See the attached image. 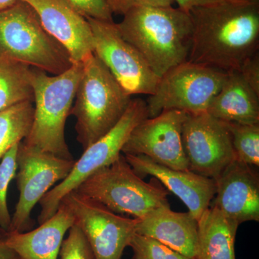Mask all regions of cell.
<instances>
[{"instance_id": "obj_1", "label": "cell", "mask_w": 259, "mask_h": 259, "mask_svg": "<svg viewBox=\"0 0 259 259\" xmlns=\"http://www.w3.org/2000/svg\"><path fill=\"white\" fill-rule=\"evenodd\" d=\"M188 61L229 72L258 53L259 0H221L190 11Z\"/></svg>"}, {"instance_id": "obj_2", "label": "cell", "mask_w": 259, "mask_h": 259, "mask_svg": "<svg viewBox=\"0 0 259 259\" xmlns=\"http://www.w3.org/2000/svg\"><path fill=\"white\" fill-rule=\"evenodd\" d=\"M117 26L160 78L188 61L192 20L188 12L178 7H136L123 15Z\"/></svg>"}, {"instance_id": "obj_3", "label": "cell", "mask_w": 259, "mask_h": 259, "mask_svg": "<svg viewBox=\"0 0 259 259\" xmlns=\"http://www.w3.org/2000/svg\"><path fill=\"white\" fill-rule=\"evenodd\" d=\"M82 69V64H74L64 72L51 76L31 68L35 107L31 128L23 141L25 144L65 159L74 160L66 144L65 126Z\"/></svg>"}, {"instance_id": "obj_4", "label": "cell", "mask_w": 259, "mask_h": 259, "mask_svg": "<svg viewBox=\"0 0 259 259\" xmlns=\"http://www.w3.org/2000/svg\"><path fill=\"white\" fill-rule=\"evenodd\" d=\"M82 66L70 115L76 118V140L85 150L117 125L132 98L95 54Z\"/></svg>"}, {"instance_id": "obj_5", "label": "cell", "mask_w": 259, "mask_h": 259, "mask_svg": "<svg viewBox=\"0 0 259 259\" xmlns=\"http://www.w3.org/2000/svg\"><path fill=\"white\" fill-rule=\"evenodd\" d=\"M0 53L53 75L60 74L74 64L66 49L22 0L0 12Z\"/></svg>"}, {"instance_id": "obj_6", "label": "cell", "mask_w": 259, "mask_h": 259, "mask_svg": "<svg viewBox=\"0 0 259 259\" xmlns=\"http://www.w3.org/2000/svg\"><path fill=\"white\" fill-rule=\"evenodd\" d=\"M74 191L113 212L137 219L158 207L170 205L167 199L169 192L155 178L144 182L122 154L83 181Z\"/></svg>"}, {"instance_id": "obj_7", "label": "cell", "mask_w": 259, "mask_h": 259, "mask_svg": "<svg viewBox=\"0 0 259 259\" xmlns=\"http://www.w3.org/2000/svg\"><path fill=\"white\" fill-rule=\"evenodd\" d=\"M148 118L146 102L132 99L127 110L117 125L107 134L83 150L82 156L75 161L69 175L51 189L40 199L39 225L55 214L62 199L81 183L103 167L113 163L122 154V149L136 126Z\"/></svg>"}, {"instance_id": "obj_8", "label": "cell", "mask_w": 259, "mask_h": 259, "mask_svg": "<svg viewBox=\"0 0 259 259\" xmlns=\"http://www.w3.org/2000/svg\"><path fill=\"white\" fill-rule=\"evenodd\" d=\"M226 74L224 71L190 61L175 66L161 76L156 91L146 101L148 118L168 110L187 114L207 112Z\"/></svg>"}, {"instance_id": "obj_9", "label": "cell", "mask_w": 259, "mask_h": 259, "mask_svg": "<svg viewBox=\"0 0 259 259\" xmlns=\"http://www.w3.org/2000/svg\"><path fill=\"white\" fill-rule=\"evenodd\" d=\"M74 163L75 160L65 159L23 141L19 144L15 176L20 196L8 231L32 229V209L51 187L69 175Z\"/></svg>"}, {"instance_id": "obj_10", "label": "cell", "mask_w": 259, "mask_h": 259, "mask_svg": "<svg viewBox=\"0 0 259 259\" xmlns=\"http://www.w3.org/2000/svg\"><path fill=\"white\" fill-rule=\"evenodd\" d=\"M93 32L94 54L127 95H153L161 78L121 35L117 23L87 18Z\"/></svg>"}, {"instance_id": "obj_11", "label": "cell", "mask_w": 259, "mask_h": 259, "mask_svg": "<svg viewBox=\"0 0 259 259\" xmlns=\"http://www.w3.org/2000/svg\"><path fill=\"white\" fill-rule=\"evenodd\" d=\"M182 144L189 170L213 180L237 160L226 122L207 112L187 114Z\"/></svg>"}, {"instance_id": "obj_12", "label": "cell", "mask_w": 259, "mask_h": 259, "mask_svg": "<svg viewBox=\"0 0 259 259\" xmlns=\"http://www.w3.org/2000/svg\"><path fill=\"white\" fill-rule=\"evenodd\" d=\"M62 201L74 213L97 259H121L136 234L137 218L120 215L75 191Z\"/></svg>"}, {"instance_id": "obj_13", "label": "cell", "mask_w": 259, "mask_h": 259, "mask_svg": "<svg viewBox=\"0 0 259 259\" xmlns=\"http://www.w3.org/2000/svg\"><path fill=\"white\" fill-rule=\"evenodd\" d=\"M187 117V112L168 110L146 119L130 135L122 153L144 155L168 168L189 170L182 144V129Z\"/></svg>"}, {"instance_id": "obj_14", "label": "cell", "mask_w": 259, "mask_h": 259, "mask_svg": "<svg viewBox=\"0 0 259 259\" xmlns=\"http://www.w3.org/2000/svg\"><path fill=\"white\" fill-rule=\"evenodd\" d=\"M30 5L48 32L69 53L73 64L94 54L93 32L87 18L69 0H22Z\"/></svg>"}, {"instance_id": "obj_15", "label": "cell", "mask_w": 259, "mask_h": 259, "mask_svg": "<svg viewBox=\"0 0 259 259\" xmlns=\"http://www.w3.org/2000/svg\"><path fill=\"white\" fill-rule=\"evenodd\" d=\"M134 171L144 179L152 176L177 196L197 221L210 207L216 192L215 181L190 170H177L156 163L144 155L125 154Z\"/></svg>"}, {"instance_id": "obj_16", "label": "cell", "mask_w": 259, "mask_h": 259, "mask_svg": "<svg viewBox=\"0 0 259 259\" xmlns=\"http://www.w3.org/2000/svg\"><path fill=\"white\" fill-rule=\"evenodd\" d=\"M214 181L212 207L239 225L259 221V177L251 166L235 160Z\"/></svg>"}, {"instance_id": "obj_17", "label": "cell", "mask_w": 259, "mask_h": 259, "mask_svg": "<svg viewBox=\"0 0 259 259\" xmlns=\"http://www.w3.org/2000/svg\"><path fill=\"white\" fill-rule=\"evenodd\" d=\"M75 221L72 210L62 201L55 214L36 229L27 232L0 230V241L14 250L20 259H57L65 234Z\"/></svg>"}, {"instance_id": "obj_18", "label": "cell", "mask_w": 259, "mask_h": 259, "mask_svg": "<svg viewBox=\"0 0 259 259\" xmlns=\"http://www.w3.org/2000/svg\"><path fill=\"white\" fill-rule=\"evenodd\" d=\"M136 233L151 237L181 254L196 259L198 221L189 212H175L170 205L161 206L138 219Z\"/></svg>"}, {"instance_id": "obj_19", "label": "cell", "mask_w": 259, "mask_h": 259, "mask_svg": "<svg viewBox=\"0 0 259 259\" xmlns=\"http://www.w3.org/2000/svg\"><path fill=\"white\" fill-rule=\"evenodd\" d=\"M207 112L223 122L259 124V95L239 71H229L221 90L209 103Z\"/></svg>"}, {"instance_id": "obj_20", "label": "cell", "mask_w": 259, "mask_h": 259, "mask_svg": "<svg viewBox=\"0 0 259 259\" xmlns=\"http://www.w3.org/2000/svg\"><path fill=\"white\" fill-rule=\"evenodd\" d=\"M240 225L209 207L198 220L196 259H236L235 241Z\"/></svg>"}, {"instance_id": "obj_21", "label": "cell", "mask_w": 259, "mask_h": 259, "mask_svg": "<svg viewBox=\"0 0 259 259\" xmlns=\"http://www.w3.org/2000/svg\"><path fill=\"white\" fill-rule=\"evenodd\" d=\"M33 102L31 68L0 53V112Z\"/></svg>"}, {"instance_id": "obj_22", "label": "cell", "mask_w": 259, "mask_h": 259, "mask_svg": "<svg viewBox=\"0 0 259 259\" xmlns=\"http://www.w3.org/2000/svg\"><path fill=\"white\" fill-rule=\"evenodd\" d=\"M34 106L28 101L0 112V160L28 136L33 120Z\"/></svg>"}, {"instance_id": "obj_23", "label": "cell", "mask_w": 259, "mask_h": 259, "mask_svg": "<svg viewBox=\"0 0 259 259\" xmlns=\"http://www.w3.org/2000/svg\"><path fill=\"white\" fill-rule=\"evenodd\" d=\"M231 135L236 159L249 166H259V124L226 122Z\"/></svg>"}, {"instance_id": "obj_24", "label": "cell", "mask_w": 259, "mask_h": 259, "mask_svg": "<svg viewBox=\"0 0 259 259\" xmlns=\"http://www.w3.org/2000/svg\"><path fill=\"white\" fill-rule=\"evenodd\" d=\"M19 144L10 148L0 160V230L5 231H9L12 222L8 206V192L10 182L16 175Z\"/></svg>"}, {"instance_id": "obj_25", "label": "cell", "mask_w": 259, "mask_h": 259, "mask_svg": "<svg viewBox=\"0 0 259 259\" xmlns=\"http://www.w3.org/2000/svg\"><path fill=\"white\" fill-rule=\"evenodd\" d=\"M129 246L134 251L133 259H192L154 238L138 233L133 236Z\"/></svg>"}, {"instance_id": "obj_26", "label": "cell", "mask_w": 259, "mask_h": 259, "mask_svg": "<svg viewBox=\"0 0 259 259\" xmlns=\"http://www.w3.org/2000/svg\"><path fill=\"white\" fill-rule=\"evenodd\" d=\"M60 259H97L88 238L77 223L69 230V235L61 244Z\"/></svg>"}, {"instance_id": "obj_27", "label": "cell", "mask_w": 259, "mask_h": 259, "mask_svg": "<svg viewBox=\"0 0 259 259\" xmlns=\"http://www.w3.org/2000/svg\"><path fill=\"white\" fill-rule=\"evenodd\" d=\"M85 18L112 22L113 18L106 0H69Z\"/></svg>"}, {"instance_id": "obj_28", "label": "cell", "mask_w": 259, "mask_h": 259, "mask_svg": "<svg viewBox=\"0 0 259 259\" xmlns=\"http://www.w3.org/2000/svg\"><path fill=\"white\" fill-rule=\"evenodd\" d=\"M112 14L124 15L139 6H172L173 0H106Z\"/></svg>"}, {"instance_id": "obj_29", "label": "cell", "mask_w": 259, "mask_h": 259, "mask_svg": "<svg viewBox=\"0 0 259 259\" xmlns=\"http://www.w3.org/2000/svg\"><path fill=\"white\" fill-rule=\"evenodd\" d=\"M238 71L250 88L259 95V52L247 59Z\"/></svg>"}, {"instance_id": "obj_30", "label": "cell", "mask_w": 259, "mask_h": 259, "mask_svg": "<svg viewBox=\"0 0 259 259\" xmlns=\"http://www.w3.org/2000/svg\"><path fill=\"white\" fill-rule=\"evenodd\" d=\"M173 1L174 3H177L178 8H180V9L189 12L195 7L212 4V3H218L221 0H173Z\"/></svg>"}, {"instance_id": "obj_31", "label": "cell", "mask_w": 259, "mask_h": 259, "mask_svg": "<svg viewBox=\"0 0 259 259\" xmlns=\"http://www.w3.org/2000/svg\"><path fill=\"white\" fill-rule=\"evenodd\" d=\"M0 259H20L14 250L0 241Z\"/></svg>"}, {"instance_id": "obj_32", "label": "cell", "mask_w": 259, "mask_h": 259, "mask_svg": "<svg viewBox=\"0 0 259 259\" xmlns=\"http://www.w3.org/2000/svg\"><path fill=\"white\" fill-rule=\"evenodd\" d=\"M18 0H0V12L14 5Z\"/></svg>"}, {"instance_id": "obj_33", "label": "cell", "mask_w": 259, "mask_h": 259, "mask_svg": "<svg viewBox=\"0 0 259 259\" xmlns=\"http://www.w3.org/2000/svg\"><path fill=\"white\" fill-rule=\"evenodd\" d=\"M238 1H239V0H238Z\"/></svg>"}]
</instances>
